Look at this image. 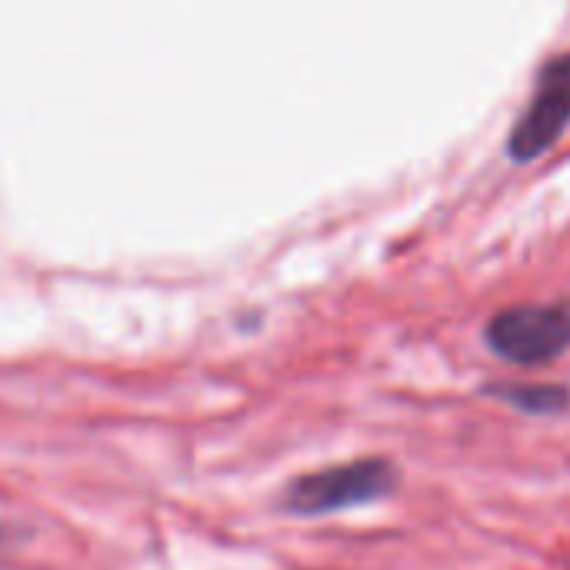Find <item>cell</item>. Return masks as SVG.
Masks as SVG:
<instances>
[{
	"label": "cell",
	"mask_w": 570,
	"mask_h": 570,
	"mask_svg": "<svg viewBox=\"0 0 570 570\" xmlns=\"http://www.w3.org/2000/svg\"><path fill=\"white\" fill-rule=\"evenodd\" d=\"M397 481L401 474L387 458H361L294 478L284 491V508L304 518L337 514L394 494Z\"/></svg>",
	"instance_id": "obj_1"
},
{
	"label": "cell",
	"mask_w": 570,
	"mask_h": 570,
	"mask_svg": "<svg viewBox=\"0 0 570 570\" xmlns=\"http://www.w3.org/2000/svg\"><path fill=\"white\" fill-rule=\"evenodd\" d=\"M484 341L511 364H548L570 347V304L508 307L488 321Z\"/></svg>",
	"instance_id": "obj_2"
},
{
	"label": "cell",
	"mask_w": 570,
	"mask_h": 570,
	"mask_svg": "<svg viewBox=\"0 0 570 570\" xmlns=\"http://www.w3.org/2000/svg\"><path fill=\"white\" fill-rule=\"evenodd\" d=\"M570 124V50L551 57L534 83L528 110L511 127L508 157L518 164H531L548 154L568 130Z\"/></svg>",
	"instance_id": "obj_3"
},
{
	"label": "cell",
	"mask_w": 570,
	"mask_h": 570,
	"mask_svg": "<svg viewBox=\"0 0 570 570\" xmlns=\"http://www.w3.org/2000/svg\"><path fill=\"white\" fill-rule=\"evenodd\" d=\"M488 391L501 397L504 404H514L531 414H558V411H568L570 404V391L564 384H501Z\"/></svg>",
	"instance_id": "obj_4"
}]
</instances>
